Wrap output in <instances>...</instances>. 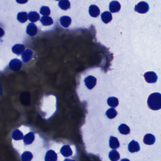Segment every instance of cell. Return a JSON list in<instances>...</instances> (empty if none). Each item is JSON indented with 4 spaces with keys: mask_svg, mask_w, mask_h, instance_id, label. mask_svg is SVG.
<instances>
[{
    "mask_svg": "<svg viewBox=\"0 0 161 161\" xmlns=\"http://www.w3.org/2000/svg\"><path fill=\"white\" fill-rule=\"evenodd\" d=\"M55 1H59V0H55Z\"/></svg>",
    "mask_w": 161,
    "mask_h": 161,
    "instance_id": "23",
    "label": "cell"
},
{
    "mask_svg": "<svg viewBox=\"0 0 161 161\" xmlns=\"http://www.w3.org/2000/svg\"><path fill=\"white\" fill-rule=\"evenodd\" d=\"M129 151L131 153L137 152L139 151L141 147L139 143L135 141H132L128 145Z\"/></svg>",
    "mask_w": 161,
    "mask_h": 161,
    "instance_id": "4",
    "label": "cell"
},
{
    "mask_svg": "<svg viewBox=\"0 0 161 161\" xmlns=\"http://www.w3.org/2000/svg\"><path fill=\"white\" fill-rule=\"evenodd\" d=\"M89 12L90 16L92 17H96L100 14V10L99 8L95 5H92L90 6Z\"/></svg>",
    "mask_w": 161,
    "mask_h": 161,
    "instance_id": "8",
    "label": "cell"
},
{
    "mask_svg": "<svg viewBox=\"0 0 161 161\" xmlns=\"http://www.w3.org/2000/svg\"><path fill=\"white\" fill-rule=\"evenodd\" d=\"M108 103L109 106H111V107H117L118 105V100L117 98H114V97L110 98L108 100Z\"/></svg>",
    "mask_w": 161,
    "mask_h": 161,
    "instance_id": "18",
    "label": "cell"
},
{
    "mask_svg": "<svg viewBox=\"0 0 161 161\" xmlns=\"http://www.w3.org/2000/svg\"><path fill=\"white\" fill-rule=\"evenodd\" d=\"M41 22L44 26H50L53 23V21L51 17L49 16H43L40 20Z\"/></svg>",
    "mask_w": 161,
    "mask_h": 161,
    "instance_id": "12",
    "label": "cell"
},
{
    "mask_svg": "<svg viewBox=\"0 0 161 161\" xmlns=\"http://www.w3.org/2000/svg\"><path fill=\"white\" fill-rule=\"evenodd\" d=\"M149 7L148 3L145 2H141L135 6L134 10L140 14H145L148 12Z\"/></svg>",
    "mask_w": 161,
    "mask_h": 161,
    "instance_id": "2",
    "label": "cell"
},
{
    "mask_svg": "<svg viewBox=\"0 0 161 161\" xmlns=\"http://www.w3.org/2000/svg\"><path fill=\"white\" fill-rule=\"evenodd\" d=\"M101 20L106 24L109 23L112 20V16L110 12L105 11L101 15Z\"/></svg>",
    "mask_w": 161,
    "mask_h": 161,
    "instance_id": "9",
    "label": "cell"
},
{
    "mask_svg": "<svg viewBox=\"0 0 161 161\" xmlns=\"http://www.w3.org/2000/svg\"><path fill=\"white\" fill-rule=\"evenodd\" d=\"M121 161H130L129 159H123V160H121Z\"/></svg>",
    "mask_w": 161,
    "mask_h": 161,
    "instance_id": "22",
    "label": "cell"
},
{
    "mask_svg": "<svg viewBox=\"0 0 161 161\" xmlns=\"http://www.w3.org/2000/svg\"><path fill=\"white\" fill-rule=\"evenodd\" d=\"M17 2L20 4H24L28 2V0H16Z\"/></svg>",
    "mask_w": 161,
    "mask_h": 161,
    "instance_id": "20",
    "label": "cell"
},
{
    "mask_svg": "<svg viewBox=\"0 0 161 161\" xmlns=\"http://www.w3.org/2000/svg\"><path fill=\"white\" fill-rule=\"evenodd\" d=\"M41 14L44 16H48L50 14V10L47 6H42L40 9Z\"/></svg>",
    "mask_w": 161,
    "mask_h": 161,
    "instance_id": "17",
    "label": "cell"
},
{
    "mask_svg": "<svg viewBox=\"0 0 161 161\" xmlns=\"http://www.w3.org/2000/svg\"><path fill=\"white\" fill-rule=\"evenodd\" d=\"M17 19L21 23H24L26 22L28 19L27 13L26 12H21L18 13Z\"/></svg>",
    "mask_w": 161,
    "mask_h": 161,
    "instance_id": "15",
    "label": "cell"
},
{
    "mask_svg": "<svg viewBox=\"0 0 161 161\" xmlns=\"http://www.w3.org/2000/svg\"><path fill=\"white\" fill-rule=\"evenodd\" d=\"M107 114H108V115H109V114L111 115L109 118H114L117 115V111H115L114 109H110L108 110L107 112Z\"/></svg>",
    "mask_w": 161,
    "mask_h": 161,
    "instance_id": "19",
    "label": "cell"
},
{
    "mask_svg": "<svg viewBox=\"0 0 161 161\" xmlns=\"http://www.w3.org/2000/svg\"><path fill=\"white\" fill-rule=\"evenodd\" d=\"M4 34H5V31L2 28L0 27V37L3 36Z\"/></svg>",
    "mask_w": 161,
    "mask_h": 161,
    "instance_id": "21",
    "label": "cell"
},
{
    "mask_svg": "<svg viewBox=\"0 0 161 161\" xmlns=\"http://www.w3.org/2000/svg\"><path fill=\"white\" fill-rule=\"evenodd\" d=\"M85 82L87 87L89 89H92L95 86L96 81L95 78L90 76L85 79Z\"/></svg>",
    "mask_w": 161,
    "mask_h": 161,
    "instance_id": "14",
    "label": "cell"
},
{
    "mask_svg": "<svg viewBox=\"0 0 161 161\" xmlns=\"http://www.w3.org/2000/svg\"><path fill=\"white\" fill-rule=\"evenodd\" d=\"M144 76L146 82L149 84L156 83L158 79V76L156 73L153 71L146 72Z\"/></svg>",
    "mask_w": 161,
    "mask_h": 161,
    "instance_id": "3",
    "label": "cell"
},
{
    "mask_svg": "<svg viewBox=\"0 0 161 161\" xmlns=\"http://www.w3.org/2000/svg\"><path fill=\"white\" fill-rule=\"evenodd\" d=\"M119 131L121 134L127 135L130 133V129L125 124H122L119 127Z\"/></svg>",
    "mask_w": 161,
    "mask_h": 161,
    "instance_id": "16",
    "label": "cell"
},
{
    "mask_svg": "<svg viewBox=\"0 0 161 161\" xmlns=\"http://www.w3.org/2000/svg\"><path fill=\"white\" fill-rule=\"evenodd\" d=\"M60 22L62 26L64 27H68L71 24V19L69 17L65 16L60 17Z\"/></svg>",
    "mask_w": 161,
    "mask_h": 161,
    "instance_id": "10",
    "label": "cell"
},
{
    "mask_svg": "<svg viewBox=\"0 0 161 161\" xmlns=\"http://www.w3.org/2000/svg\"><path fill=\"white\" fill-rule=\"evenodd\" d=\"M37 32V28L34 23H30L26 28V33L30 36H34Z\"/></svg>",
    "mask_w": 161,
    "mask_h": 161,
    "instance_id": "7",
    "label": "cell"
},
{
    "mask_svg": "<svg viewBox=\"0 0 161 161\" xmlns=\"http://www.w3.org/2000/svg\"><path fill=\"white\" fill-rule=\"evenodd\" d=\"M121 5L118 2L114 1L111 2L109 5V10L112 13L118 12L121 9Z\"/></svg>",
    "mask_w": 161,
    "mask_h": 161,
    "instance_id": "5",
    "label": "cell"
},
{
    "mask_svg": "<svg viewBox=\"0 0 161 161\" xmlns=\"http://www.w3.org/2000/svg\"><path fill=\"white\" fill-rule=\"evenodd\" d=\"M39 14L35 11L30 12L28 14V18L31 22H35L39 20L40 19Z\"/></svg>",
    "mask_w": 161,
    "mask_h": 161,
    "instance_id": "11",
    "label": "cell"
},
{
    "mask_svg": "<svg viewBox=\"0 0 161 161\" xmlns=\"http://www.w3.org/2000/svg\"><path fill=\"white\" fill-rule=\"evenodd\" d=\"M147 105L151 110H159L161 109V94L158 93L150 94L147 99Z\"/></svg>",
    "mask_w": 161,
    "mask_h": 161,
    "instance_id": "1",
    "label": "cell"
},
{
    "mask_svg": "<svg viewBox=\"0 0 161 161\" xmlns=\"http://www.w3.org/2000/svg\"><path fill=\"white\" fill-rule=\"evenodd\" d=\"M70 3L68 0H60L59 2V6L63 10H68L70 8Z\"/></svg>",
    "mask_w": 161,
    "mask_h": 161,
    "instance_id": "13",
    "label": "cell"
},
{
    "mask_svg": "<svg viewBox=\"0 0 161 161\" xmlns=\"http://www.w3.org/2000/svg\"><path fill=\"white\" fill-rule=\"evenodd\" d=\"M156 138L153 134L148 133L146 134L143 138V142L146 145H152L155 143Z\"/></svg>",
    "mask_w": 161,
    "mask_h": 161,
    "instance_id": "6",
    "label": "cell"
}]
</instances>
